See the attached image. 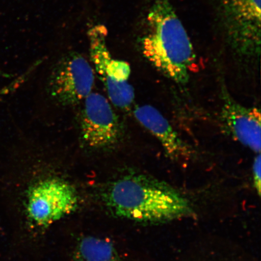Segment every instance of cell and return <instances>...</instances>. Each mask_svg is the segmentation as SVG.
<instances>
[{
	"label": "cell",
	"mask_w": 261,
	"mask_h": 261,
	"mask_svg": "<svg viewBox=\"0 0 261 261\" xmlns=\"http://www.w3.org/2000/svg\"><path fill=\"white\" fill-rule=\"evenodd\" d=\"M16 83H15V84H11V86L6 87L5 88H4V89L0 90V97L6 95V94H9L10 92H11V91L15 89V88L16 87Z\"/></svg>",
	"instance_id": "12"
},
{
	"label": "cell",
	"mask_w": 261,
	"mask_h": 261,
	"mask_svg": "<svg viewBox=\"0 0 261 261\" xmlns=\"http://www.w3.org/2000/svg\"><path fill=\"white\" fill-rule=\"evenodd\" d=\"M261 159L260 154H258L254 159L253 164V177L254 187L256 189L257 194H260V184H261Z\"/></svg>",
	"instance_id": "11"
},
{
	"label": "cell",
	"mask_w": 261,
	"mask_h": 261,
	"mask_svg": "<svg viewBox=\"0 0 261 261\" xmlns=\"http://www.w3.org/2000/svg\"><path fill=\"white\" fill-rule=\"evenodd\" d=\"M223 34L238 58L258 60L260 53V0H213Z\"/></svg>",
	"instance_id": "3"
},
{
	"label": "cell",
	"mask_w": 261,
	"mask_h": 261,
	"mask_svg": "<svg viewBox=\"0 0 261 261\" xmlns=\"http://www.w3.org/2000/svg\"><path fill=\"white\" fill-rule=\"evenodd\" d=\"M117 217L145 223H165L191 213L187 199L170 185L143 174L122 176L101 194Z\"/></svg>",
	"instance_id": "1"
},
{
	"label": "cell",
	"mask_w": 261,
	"mask_h": 261,
	"mask_svg": "<svg viewBox=\"0 0 261 261\" xmlns=\"http://www.w3.org/2000/svg\"><path fill=\"white\" fill-rule=\"evenodd\" d=\"M141 48L146 60L166 77L188 83L195 54L171 0H150Z\"/></svg>",
	"instance_id": "2"
},
{
	"label": "cell",
	"mask_w": 261,
	"mask_h": 261,
	"mask_svg": "<svg viewBox=\"0 0 261 261\" xmlns=\"http://www.w3.org/2000/svg\"><path fill=\"white\" fill-rule=\"evenodd\" d=\"M94 77L93 65L81 55L71 52L62 57L52 70L49 94L61 105H77L92 93Z\"/></svg>",
	"instance_id": "6"
},
{
	"label": "cell",
	"mask_w": 261,
	"mask_h": 261,
	"mask_svg": "<svg viewBox=\"0 0 261 261\" xmlns=\"http://www.w3.org/2000/svg\"><path fill=\"white\" fill-rule=\"evenodd\" d=\"M136 119L159 140L169 158L176 161H188L192 151L159 111L148 105L135 108Z\"/></svg>",
	"instance_id": "9"
},
{
	"label": "cell",
	"mask_w": 261,
	"mask_h": 261,
	"mask_svg": "<svg viewBox=\"0 0 261 261\" xmlns=\"http://www.w3.org/2000/svg\"><path fill=\"white\" fill-rule=\"evenodd\" d=\"M221 117L233 138L254 152L260 153V112L257 108L240 105L230 96H225Z\"/></svg>",
	"instance_id": "8"
},
{
	"label": "cell",
	"mask_w": 261,
	"mask_h": 261,
	"mask_svg": "<svg viewBox=\"0 0 261 261\" xmlns=\"http://www.w3.org/2000/svg\"><path fill=\"white\" fill-rule=\"evenodd\" d=\"M83 102L81 136L84 144L93 149H110L118 144L122 127L109 99L92 92Z\"/></svg>",
	"instance_id": "7"
},
{
	"label": "cell",
	"mask_w": 261,
	"mask_h": 261,
	"mask_svg": "<svg viewBox=\"0 0 261 261\" xmlns=\"http://www.w3.org/2000/svg\"><path fill=\"white\" fill-rule=\"evenodd\" d=\"M78 204L76 190L63 179H42L28 192L26 210L35 224L46 227L72 213Z\"/></svg>",
	"instance_id": "5"
},
{
	"label": "cell",
	"mask_w": 261,
	"mask_h": 261,
	"mask_svg": "<svg viewBox=\"0 0 261 261\" xmlns=\"http://www.w3.org/2000/svg\"><path fill=\"white\" fill-rule=\"evenodd\" d=\"M83 261H115L116 253L112 244L94 237L83 238L78 247Z\"/></svg>",
	"instance_id": "10"
},
{
	"label": "cell",
	"mask_w": 261,
	"mask_h": 261,
	"mask_svg": "<svg viewBox=\"0 0 261 261\" xmlns=\"http://www.w3.org/2000/svg\"><path fill=\"white\" fill-rule=\"evenodd\" d=\"M107 29L103 25H94L88 32L91 60L111 103L120 109H128L135 98V90L128 81L130 65L112 57L107 47Z\"/></svg>",
	"instance_id": "4"
}]
</instances>
